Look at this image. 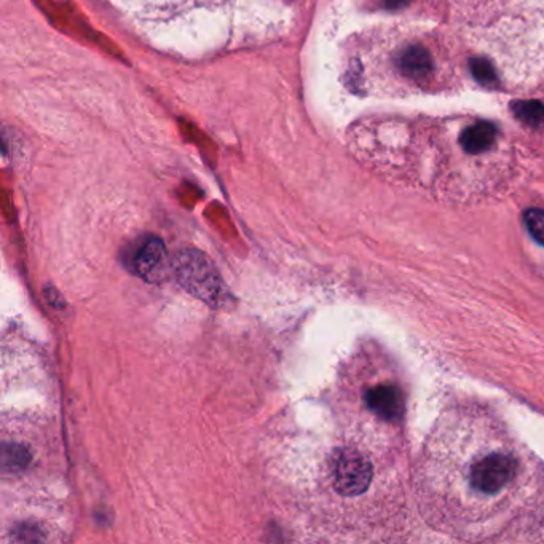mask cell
I'll list each match as a JSON object with an SVG mask.
<instances>
[{
    "label": "cell",
    "instance_id": "cell-9",
    "mask_svg": "<svg viewBox=\"0 0 544 544\" xmlns=\"http://www.w3.org/2000/svg\"><path fill=\"white\" fill-rule=\"evenodd\" d=\"M525 225L535 240L544 245V211L541 209H529L524 216Z\"/></svg>",
    "mask_w": 544,
    "mask_h": 544
},
{
    "label": "cell",
    "instance_id": "cell-4",
    "mask_svg": "<svg viewBox=\"0 0 544 544\" xmlns=\"http://www.w3.org/2000/svg\"><path fill=\"white\" fill-rule=\"evenodd\" d=\"M133 267L144 280H160L166 269L165 243L157 237L142 241L133 259Z\"/></svg>",
    "mask_w": 544,
    "mask_h": 544
},
{
    "label": "cell",
    "instance_id": "cell-1",
    "mask_svg": "<svg viewBox=\"0 0 544 544\" xmlns=\"http://www.w3.org/2000/svg\"><path fill=\"white\" fill-rule=\"evenodd\" d=\"M530 482V458L492 415L455 409L426 441L418 497L439 529L479 537L519 508Z\"/></svg>",
    "mask_w": 544,
    "mask_h": 544
},
{
    "label": "cell",
    "instance_id": "cell-6",
    "mask_svg": "<svg viewBox=\"0 0 544 544\" xmlns=\"http://www.w3.org/2000/svg\"><path fill=\"white\" fill-rule=\"evenodd\" d=\"M396 64L398 68L404 72V74L409 75V77H425V75L430 74L431 69H433V60H431V55L426 48H423L422 45H410L406 50L399 53L398 58H396Z\"/></svg>",
    "mask_w": 544,
    "mask_h": 544
},
{
    "label": "cell",
    "instance_id": "cell-2",
    "mask_svg": "<svg viewBox=\"0 0 544 544\" xmlns=\"http://www.w3.org/2000/svg\"><path fill=\"white\" fill-rule=\"evenodd\" d=\"M374 462L371 455L364 454L358 447H340L332 455V489L343 498L363 497L371 490L375 481Z\"/></svg>",
    "mask_w": 544,
    "mask_h": 544
},
{
    "label": "cell",
    "instance_id": "cell-7",
    "mask_svg": "<svg viewBox=\"0 0 544 544\" xmlns=\"http://www.w3.org/2000/svg\"><path fill=\"white\" fill-rule=\"evenodd\" d=\"M513 114L527 127L544 130V104L540 101H514Z\"/></svg>",
    "mask_w": 544,
    "mask_h": 544
},
{
    "label": "cell",
    "instance_id": "cell-8",
    "mask_svg": "<svg viewBox=\"0 0 544 544\" xmlns=\"http://www.w3.org/2000/svg\"><path fill=\"white\" fill-rule=\"evenodd\" d=\"M471 72H473L474 79L485 87H493L497 83L498 77L495 74V69L487 60H482V58L471 60Z\"/></svg>",
    "mask_w": 544,
    "mask_h": 544
},
{
    "label": "cell",
    "instance_id": "cell-3",
    "mask_svg": "<svg viewBox=\"0 0 544 544\" xmlns=\"http://www.w3.org/2000/svg\"><path fill=\"white\" fill-rule=\"evenodd\" d=\"M173 270L182 288H186L198 299L208 304L221 299L224 286L219 272L205 254L195 249H184L174 257Z\"/></svg>",
    "mask_w": 544,
    "mask_h": 544
},
{
    "label": "cell",
    "instance_id": "cell-10",
    "mask_svg": "<svg viewBox=\"0 0 544 544\" xmlns=\"http://www.w3.org/2000/svg\"><path fill=\"white\" fill-rule=\"evenodd\" d=\"M388 8H398L406 2V0H383Z\"/></svg>",
    "mask_w": 544,
    "mask_h": 544
},
{
    "label": "cell",
    "instance_id": "cell-5",
    "mask_svg": "<svg viewBox=\"0 0 544 544\" xmlns=\"http://www.w3.org/2000/svg\"><path fill=\"white\" fill-rule=\"evenodd\" d=\"M497 135V127L493 123L477 122L463 130L460 135V144L468 154H482L493 146V142L497 141Z\"/></svg>",
    "mask_w": 544,
    "mask_h": 544
}]
</instances>
